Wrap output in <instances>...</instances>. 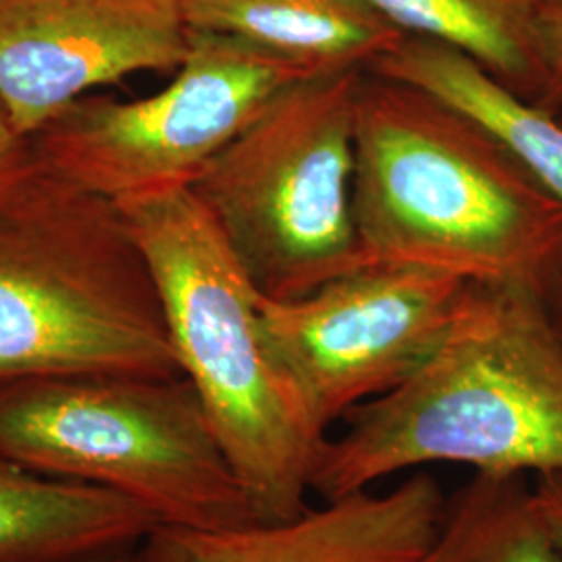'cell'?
<instances>
[{"label": "cell", "mask_w": 562, "mask_h": 562, "mask_svg": "<svg viewBox=\"0 0 562 562\" xmlns=\"http://www.w3.org/2000/svg\"><path fill=\"white\" fill-rule=\"evenodd\" d=\"M81 562H140L138 561V550H125V552H113V554H104L97 557L90 561Z\"/></svg>", "instance_id": "20"}, {"label": "cell", "mask_w": 562, "mask_h": 562, "mask_svg": "<svg viewBox=\"0 0 562 562\" xmlns=\"http://www.w3.org/2000/svg\"><path fill=\"white\" fill-rule=\"evenodd\" d=\"M540 86L533 104L562 117V0H542L536 11Z\"/></svg>", "instance_id": "16"}, {"label": "cell", "mask_w": 562, "mask_h": 562, "mask_svg": "<svg viewBox=\"0 0 562 562\" xmlns=\"http://www.w3.org/2000/svg\"><path fill=\"white\" fill-rule=\"evenodd\" d=\"M183 13L315 74L369 69L406 36L362 0H183Z\"/></svg>", "instance_id": "12"}, {"label": "cell", "mask_w": 562, "mask_h": 562, "mask_svg": "<svg viewBox=\"0 0 562 562\" xmlns=\"http://www.w3.org/2000/svg\"><path fill=\"white\" fill-rule=\"evenodd\" d=\"M90 373L181 375L120 204L34 165L0 196V385Z\"/></svg>", "instance_id": "3"}, {"label": "cell", "mask_w": 562, "mask_h": 562, "mask_svg": "<svg viewBox=\"0 0 562 562\" xmlns=\"http://www.w3.org/2000/svg\"><path fill=\"white\" fill-rule=\"evenodd\" d=\"M327 438L311 492L334 501L429 462L475 473L562 471V338L546 296L471 283L438 350Z\"/></svg>", "instance_id": "2"}, {"label": "cell", "mask_w": 562, "mask_h": 562, "mask_svg": "<svg viewBox=\"0 0 562 562\" xmlns=\"http://www.w3.org/2000/svg\"><path fill=\"white\" fill-rule=\"evenodd\" d=\"M0 452L34 471L111 490L159 525L261 522L183 375H55L0 385Z\"/></svg>", "instance_id": "5"}, {"label": "cell", "mask_w": 562, "mask_h": 562, "mask_svg": "<svg viewBox=\"0 0 562 562\" xmlns=\"http://www.w3.org/2000/svg\"><path fill=\"white\" fill-rule=\"evenodd\" d=\"M533 501L548 533L562 552V471L536 477Z\"/></svg>", "instance_id": "18"}, {"label": "cell", "mask_w": 562, "mask_h": 562, "mask_svg": "<svg viewBox=\"0 0 562 562\" xmlns=\"http://www.w3.org/2000/svg\"><path fill=\"white\" fill-rule=\"evenodd\" d=\"M157 525L121 494L46 475L0 452V562H81L138 550Z\"/></svg>", "instance_id": "11"}, {"label": "cell", "mask_w": 562, "mask_h": 562, "mask_svg": "<svg viewBox=\"0 0 562 562\" xmlns=\"http://www.w3.org/2000/svg\"><path fill=\"white\" fill-rule=\"evenodd\" d=\"M352 211L367 262L546 296L562 261V202L482 123L373 71L357 97Z\"/></svg>", "instance_id": "1"}, {"label": "cell", "mask_w": 562, "mask_h": 562, "mask_svg": "<svg viewBox=\"0 0 562 562\" xmlns=\"http://www.w3.org/2000/svg\"><path fill=\"white\" fill-rule=\"evenodd\" d=\"M188 44L183 0H0V106L27 138L97 88L176 74Z\"/></svg>", "instance_id": "9"}, {"label": "cell", "mask_w": 562, "mask_h": 562, "mask_svg": "<svg viewBox=\"0 0 562 562\" xmlns=\"http://www.w3.org/2000/svg\"><path fill=\"white\" fill-rule=\"evenodd\" d=\"M442 487L419 473L385 494L355 492L288 521L225 529L157 525L140 562H417L442 521Z\"/></svg>", "instance_id": "10"}, {"label": "cell", "mask_w": 562, "mask_h": 562, "mask_svg": "<svg viewBox=\"0 0 562 562\" xmlns=\"http://www.w3.org/2000/svg\"><path fill=\"white\" fill-rule=\"evenodd\" d=\"M367 71L417 86L482 123L546 192L562 202V117L508 90L477 60L443 42L404 36Z\"/></svg>", "instance_id": "13"}, {"label": "cell", "mask_w": 562, "mask_h": 562, "mask_svg": "<svg viewBox=\"0 0 562 562\" xmlns=\"http://www.w3.org/2000/svg\"><path fill=\"white\" fill-rule=\"evenodd\" d=\"M527 475L475 473L443 506L417 562H562Z\"/></svg>", "instance_id": "15"}, {"label": "cell", "mask_w": 562, "mask_h": 562, "mask_svg": "<svg viewBox=\"0 0 562 562\" xmlns=\"http://www.w3.org/2000/svg\"><path fill=\"white\" fill-rule=\"evenodd\" d=\"M117 204L153 269L181 375L199 392L259 519L299 517L329 436L267 350L261 292L190 188Z\"/></svg>", "instance_id": "4"}, {"label": "cell", "mask_w": 562, "mask_h": 562, "mask_svg": "<svg viewBox=\"0 0 562 562\" xmlns=\"http://www.w3.org/2000/svg\"><path fill=\"white\" fill-rule=\"evenodd\" d=\"M34 165L36 161L32 157L27 138L21 136L0 106V196Z\"/></svg>", "instance_id": "17"}, {"label": "cell", "mask_w": 562, "mask_h": 562, "mask_svg": "<svg viewBox=\"0 0 562 562\" xmlns=\"http://www.w3.org/2000/svg\"><path fill=\"white\" fill-rule=\"evenodd\" d=\"M406 36L443 42L525 101L540 86L536 0H362Z\"/></svg>", "instance_id": "14"}, {"label": "cell", "mask_w": 562, "mask_h": 562, "mask_svg": "<svg viewBox=\"0 0 562 562\" xmlns=\"http://www.w3.org/2000/svg\"><path fill=\"white\" fill-rule=\"evenodd\" d=\"M364 71L294 81L190 188L265 299L294 301L367 265L352 211Z\"/></svg>", "instance_id": "6"}, {"label": "cell", "mask_w": 562, "mask_h": 562, "mask_svg": "<svg viewBox=\"0 0 562 562\" xmlns=\"http://www.w3.org/2000/svg\"><path fill=\"white\" fill-rule=\"evenodd\" d=\"M313 74L238 36L190 27L186 59L161 92L88 94L27 144L38 167L111 201L192 188L288 86Z\"/></svg>", "instance_id": "7"}, {"label": "cell", "mask_w": 562, "mask_h": 562, "mask_svg": "<svg viewBox=\"0 0 562 562\" xmlns=\"http://www.w3.org/2000/svg\"><path fill=\"white\" fill-rule=\"evenodd\" d=\"M536 2H542V0H536Z\"/></svg>", "instance_id": "21"}, {"label": "cell", "mask_w": 562, "mask_h": 562, "mask_svg": "<svg viewBox=\"0 0 562 562\" xmlns=\"http://www.w3.org/2000/svg\"><path fill=\"white\" fill-rule=\"evenodd\" d=\"M546 304L550 308V315H552V322L557 325L559 334L562 338V261L554 273V278L548 285V292H546Z\"/></svg>", "instance_id": "19"}, {"label": "cell", "mask_w": 562, "mask_h": 562, "mask_svg": "<svg viewBox=\"0 0 562 562\" xmlns=\"http://www.w3.org/2000/svg\"><path fill=\"white\" fill-rule=\"evenodd\" d=\"M469 285L427 267L367 262L294 301L261 296L262 340L327 436L422 369L457 322Z\"/></svg>", "instance_id": "8"}]
</instances>
